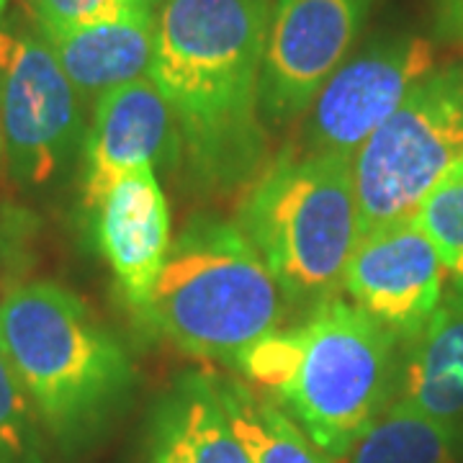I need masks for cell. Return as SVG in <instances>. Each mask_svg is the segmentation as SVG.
Listing matches in <instances>:
<instances>
[{
    "label": "cell",
    "instance_id": "7c38bea8",
    "mask_svg": "<svg viewBox=\"0 0 463 463\" xmlns=\"http://www.w3.org/2000/svg\"><path fill=\"white\" fill-rule=\"evenodd\" d=\"M99 242L134 312H142L170 250V209L155 167L132 170L99 206Z\"/></svg>",
    "mask_w": 463,
    "mask_h": 463
},
{
    "label": "cell",
    "instance_id": "7402d4cb",
    "mask_svg": "<svg viewBox=\"0 0 463 463\" xmlns=\"http://www.w3.org/2000/svg\"><path fill=\"white\" fill-rule=\"evenodd\" d=\"M440 29L463 44V0H440Z\"/></svg>",
    "mask_w": 463,
    "mask_h": 463
},
{
    "label": "cell",
    "instance_id": "8992f818",
    "mask_svg": "<svg viewBox=\"0 0 463 463\" xmlns=\"http://www.w3.org/2000/svg\"><path fill=\"white\" fill-rule=\"evenodd\" d=\"M463 163V62L432 70L353 155L358 237L412 219Z\"/></svg>",
    "mask_w": 463,
    "mask_h": 463
},
{
    "label": "cell",
    "instance_id": "44dd1931",
    "mask_svg": "<svg viewBox=\"0 0 463 463\" xmlns=\"http://www.w3.org/2000/svg\"><path fill=\"white\" fill-rule=\"evenodd\" d=\"M32 222L21 212H0V297L16 286L26 270V245Z\"/></svg>",
    "mask_w": 463,
    "mask_h": 463
},
{
    "label": "cell",
    "instance_id": "ba28073f",
    "mask_svg": "<svg viewBox=\"0 0 463 463\" xmlns=\"http://www.w3.org/2000/svg\"><path fill=\"white\" fill-rule=\"evenodd\" d=\"M435 70L430 39L404 33L379 39L332 75L309 106L297 149L312 155H355Z\"/></svg>",
    "mask_w": 463,
    "mask_h": 463
},
{
    "label": "cell",
    "instance_id": "6da1fadb",
    "mask_svg": "<svg viewBox=\"0 0 463 463\" xmlns=\"http://www.w3.org/2000/svg\"><path fill=\"white\" fill-rule=\"evenodd\" d=\"M270 0H163L147 78L194 181L232 191L265 157L260 72Z\"/></svg>",
    "mask_w": 463,
    "mask_h": 463
},
{
    "label": "cell",
    "instance_id": "5b68a950",
    "mask_svg": "<svg viewBox=\"0 0 463 463\" xmlns=\"http://www.w3.org/2000/svg\"><path fill=\"white\" fill-rule=\"evenodd\" d=\"M297 332V368L273 397L340 461L397 399L402 340L340 297L317 304Z\"/></svg>",
    "mask_w": 463,
    "mask_h": 463
},
{
    "label": "cell",
    "instance_id": "3957f363",
    "mask_svg": "<svg viewBox=\"0 0 463 463\" xmlns=\"http://www.w3.org/2000/svg\"><path fill=\"white\" fill-rule=\"evenodd\" d=\"M288 298L234 222L196 216L170 242L139 317L173 345L230 361L281 330Z\"/></svg>",
    "mask_w": 463,
    "mask_h": 463
},
{
    "label": "cell",
    "instance_id": "9c48e42d",
    "mask_svg": "<svg viewBox=\"0 0 463 463\" xmlns=\"http://www.w3.org/2000/svg\"><path fill=\"white\" fill-rule=\"evenodd\" d=\"M373 0H276L260 72V116L291 121L343 67Z\"/></svg>",
    "mask_w": 463,
    "mask_h": 463
},
{
    "label": "cell",
    "instance_id": "cb8c5ba5",
    "mask_svg": "<svg viewBox=\"0 0 463 463\" xmlns=\"http://www.w3.org/2000/svg\"><path fill=\"white\" fill-rule=\"evenodd\" d=\"M0 160H3V134H0Z\"/></svg>",
    "mask_w": 463,
    "mask_h": 463
},
{
    "label": "cell",
    "instance_id": "4fadbf2b",
    "mask_svg": "<svg viewBox=\"0 0 463 463\" xmlns=\"http://www.w3.org/2000/svg\"><path fill=\"white\" fill-rule=\"evenodd\" d=\"M142 450L145 463H252L206 373L167 386L149 412Z\"/></svg>",
    "mask_w": 463,
    "mask_h": 463
},
{
    "label": "cell",
    "instance_id": "e0dca14e",
    "mask_svg": "<svg viewBox=\"0 0 463 463\" xmlns=\"http://www.w3.org/2000/svg\"><path fill=\"white\" fill-rule=\"evenodd\" d=\"M461 450V428L394 399L350 450V463H456Z\"/></svg>",
    "mask_w": 463,
    "mask_h": 463
},
{
    "label": "cell",
    "instance_id": "9a60e30c",
    "mask_svg": "<svg viewBox=\"0 0 463 463\" xmlns=\"http://www.w3.org/2000/svg\"><path fill=\"white\" fill-rule=\"evenodd\" d=\"M397 402L463 430V283L448 288L428 325L402 345Z\"/></svg>",
    "mask_w": 463,
    "mask_h": 463
},
{
    "label": "cell",
    "instance_id": "2e32d148",
    "mask_svg": "<svg viewBox=\"0 0 463 463\" xmlns=\"http://www.w3.org/2000/svg\"><path fill=\"white\" fill-rule=\"evenodd\" d=\"M224 412L252 463H335L276 402L263 399L250 383L214 379Z\"/></svg>",
    "mask_w": 463,
    "mask_h": 463
},
{
    "label": "cell",
    "instance_id": "7a4b0ae2",
    "mask_svg": "<svg viewBox=\"0 0 463 463\" xmlns=\"http://www.w3.org/2000/svg\"><path fill=\"white\" fill-rule=\"evenodd\" d=\"M0 353L65 458L96 446L132 394L129 353L62 283H16L0 297Z\"/></svg>",
    "mask_w": 463,
    "mask_h": 463
},
{
    "label": "cell",
    "instance_id": "5bb4252c",
    "mask_svg": "<svg viewBox=\"0 0 463 463\" xmlns=\"http://www.w3.org/2000/svg\"><path fill=\"white\" fill-rule=\"evenodd\" d=\"M157 14L142 3L114 21L60 33H42L83 99L99 100L118 85L147 78L155 54Z\"/></svg>",
    "mask_w": 463,
    "mask_h": 463
},
{
    "label": "cell",
    "instance_id": "603a6c76",
    "mask_svg": "<svg viewBox=\"0 0 463 463\" xmlns=\"http://www.w3.org/2000/svg\"><path fill=\"white\" fill-rule=\"evenodd\" d=\"M8 5V0H0V14H3V8Z\"/></svg>",
    "mask_w": 463,
    "mask_h": 463
},
{
    "label": "cell",
    "instance_id": "277c9868",
    "mask_svg": "<svg viewBox=\"0 0 463 463\" xmlns=\"http://www.w3.org/2000/svg\"><path fill=\"white\" fill-rule=\"evenodd\" d=\"M258 250L288 304L337 297L358 245L350 155L286 147L258 173L234 222Z\"/></svg>",
    "mask_w": 463,
    "mask_h": 463
},
{
    "label": "cell",
    "instance_id": "30bf717a",
    "mask_svg": "<svg viewBox=\"0 0 463 463\" xmlns=\"http://www.w3.org/2000/svg\"><path fill=\"white\" fill-rule=\"evenodd\" d=\"M448 270L417 219H402L358 237L343 288L402 345L428 325L446 297Z\"/></svg>",
    "mask_w": 463,
    "mask_h": 463
},
{
    "label": "cell",
    "instance_id": "ffe728a7",
    "mask_svg": "<svg viewBox=\"0 0 463 463\" xmlns=\"http://www.w3.org/2000/svg\"><path fill=\"white\" fill-rule=\"evenodd\" d=\"M155 0H29L33 26L42 33H60L114 21Z\"/></svg>",
    "mask_w": 463,
    "mask_h": 463
},
{
    "label": "cell",
    "instance_id": "8fae6325",
    "mask_svg": "<svg viewBox=\"0 0 463 463\" xmlns=\"http://www.w3.org/2000/svg\"><path fill=\"white\" fill-rule=\"evenodd\" d=\"M175 142V124L163 93L149 78L118 85L96 100L83 145V206L99 212L121 178L155 165Z\"/></svg>",
    "mask_w": 463,
    "mask_h": 463
},
{
    "label": "cell",
    "instance_id": "ac0fdd59",
    "mask_svg": "<svg viewBox=\"0 0 463 463\" xmlns=\"http://www.w3.org/2000/svg\"><path fill=\"white\" fill-rule=\"evenodd\" d=\"M414 219L432 240L448 276L463 283V163L435 185Z\"/></svg>",
    "mask_w": 463,
    "mask_h": 463
},
{
    "label": "cell",
    "instance_id": "52a82bcc",
    "mask_svg": "<svg viewBox=\"0 0 463 463\" xmlns=\"http://www.w3.org/2000/svg\"><path fill=\"white\" fill-rule=\"evenodd\" d=\"M0 134L11 178L39 191L65 175L85 142L83 96L39 33L0 18Z\"/></svg>",
    "mask_w": 463,
    "mask_h": 463
},
{
    "label": "cell",
    "instance_id": "d6986e66",
    "mask_svg": "<svg viewBox=\"0 0 463 463\" xmlns=\"http://www.w3.org/2000/svg\"><path fill=\"white\" fill-rule=\"evenodd\" d=\"M0 463H47L32 402L0 353Z\"/></svg>",
    "mask_w": 463,
    "mask_h": 463
}]
</instances>
